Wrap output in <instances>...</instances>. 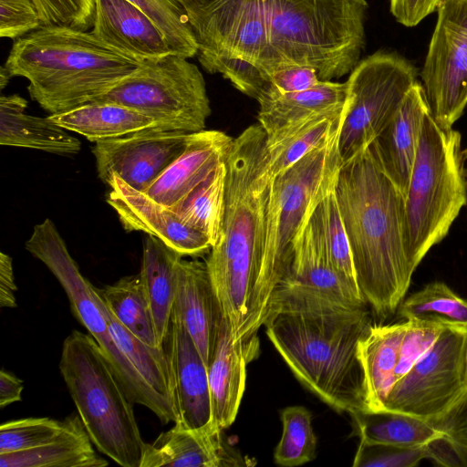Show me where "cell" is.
Here are the masks:
<instances>
[{"label":"cell","instance_id":"cell-1","mask_svg":"<svg viewBox=\"0 0 467 467\" xmlns=\"http://www.w3.org/2000/svg\"><path fill=\"white\" fill-rule=\"evenodd\" d=\"M272 179L266 134L260 125L249 126L226 158L221 232L205 262L234 341L257 335L279 288L264 265Z\"/></svg>","mask_w":467,"mask_h":467},{"label":"cell","instance_id":"cell-2","mask_svg":"<svg viewBox=\"0 0 467 467\" xmlns=\"http://www.w3.org/2000/svg\"><path fill=\"white\" fill-rule=\"evenodd\" d=\"M368 306H350L282 284L264 325L296 379L349 415L368 410L358 343L372 325Z\"/></svg>","mask_w":467,"mask_h":467},{"label":"cell","instance_id":"cell-3","mask_svg":"<svg viewBox=\"0 0 467 467\" xmlns=\"http://www.w3.org/2000/svg\"><path fill=\"white\" fill-rule=\"evenodd\" d=\"M335 194L360 295L384 320L397 312L415 270L405 243V198L371 149L341 163Z\"/></svg>","mask_w":467,"mask_h":467},{"label":"cell","instance_id":"cell-4","mask_svg":"<svg viewBox=\"0 0 467 467\" xmlns=\"http://www.w3.org/2000/svg\"><path fill=\"white\" fill-rule=\"evenodd\" d=\"M142 62L88 30L42 25L14 40L4 66L27 79L31 99L55 115L106 94Z\"/></svg>","mask_w":467,"mask_h":467},{"label":"cell","instance_id":"cell-5","mask_svg":"<svg viewBox=\"0 0 467 467\" xmlns=\"http://www.w3.org/2000/svg\"><path fill=\"white\" fill-rule=\"evenodd\" d=\"M268 26L264 76L281 64L314 67L322 81L350 73L365 46L366 0H263Z\"/></svg>","mask_w":467,"mask_h":467},{"label":"cell","instance_id":"cell-6","mask_svg":"<svg viewBox=\"0 0 467 467\" xmlns=\"http://www.w3.org/2000/svg\"><path fill=\"white\" fill-rule=\"evenodd\" d=\"M466 159L461 133L441 128L428 111L405 195V243L414 270L467 204Z\"/></svg>","mask_w":467,"mask_h":467},{"label":"cell","instance_id":"cell-7","mask_svg":"<svg viewBox=\"0 0 467 467\" xmlns=\"http://www.w3.org/2000/svg\"><path fill=\"white\" fill-rule=\"evenodd\" d=\"M59 370L96 448L123 467H140L145 442L127 397L100 347L73 330L64 340Z\"/></svg>","mask_w":467,"mask_h":467},{"label":"cell","instance_id":"cell-8","mask_svg":"<svg viewBox=\"0 0 467 467\" xmlns=\"http://www.w3.org/2000/svg\"><path fill=\"white\" fill-rule=\"evenodd\" d=\"M26 249L55 275L70 303L72 314L100 347L127 397L152 411L162 424L176 422L179 414L156 392L119 350L97 298L96 287L86 279L70 255L65 241L50 219L34 227Z\"/></svg>","mask_w":467,"mask_h":467},{"label":"cell","instance_id":"cell-9","mask_svg":"<svg viewBox=\"0 0 467 467\" xmlns=\"http://www.w3.org/2000/svg\"><path fill=\"white\" fill-rule=\"evenodd\" d=\"M90 103L125 106L151 118L159 127L188 133L205 130L211 115L200 69L172 52L144 60L134 72Z\"/></svg>","mask_w":467,"mask_h":467},{"label":"cell","instance_id":"cell-10","mask_svg":"<svg viewBox=\"0 0 467 467\" xmlns=\"http://www.w3.org/2000/svg\"><path fill=\"white\" fill-rule=\"evenodd\" d=\"M342 122L326 142L272 179L264 265L278 286L287 276L292 242L299 227L335 183L341 166L338 140Z\"/></svg>","mask_w":467,"mask_h":467},{"label":"cell","instance_id":"cell-11","mask_svg":"<svg viewBox=\"0 0 467 467\" xmlns=\"http://www.w3.org/2000/svg\"><path fill=\"white\" fill-rule=\"evenodd\" d=\"M417 82L416 68L396 53L378 51L358 63L346 81L347 109L338 140L341 163L371 144Z\"/></svg>","mask_w":467,"mask_h":467},{"label":"cell","instance_id":"cell-12","mask_svg":"<svg viewBox=\"0 0 467 467\" xmlns=\"http://www.w3.org/2000/svg\"><path fill=\"white\" fill-rule=\"evenodd\" d=\"M467 327L446 326L429 350L392 386L385 410L431 422L465 396Z\"/></svg>","mask_w":467,"mask_h":467},{"label":"cell","instance_id":"cell-13","mask_svg":"<svg viewBox=\"0 0 467 467\" xmlns=\"http://www.w3.org/2000/svg\"><path fill=\"white\" fill-rule=\"evenodd\" d=\"M185 10L207 72L219 62L234 61L264 74L269 43L263 0H187Z\"/></svg>","mask_w":467,"mask_h":467},{"label":"cell","instance_id":"cell-14","mask_svg":"<svg viewBox=\"0 0 467 467\" xmlns=\"http://www.w3.org/2000/svg\"><path fill=\"white\" fill-rule=\"evenodd\" d=\"M421 70L429 112L452 129L467 106V0H442Z\"/></svg>","mask_w":467,"mask_h":467},{"label":"cell","instance_id":"cell-15","mask_svg":"<svg viewBox=\"0 0 467 467\" xmlns=\"http://www.w3.org/2000/svg\"><path fill=\"white\" fill-rule=\"evenodd\" d=\"M191 133L150 127L121 137L99 140L92 148L100 180L112 175L145 192L183 151Z\"/></svg>","mask_w":467,"mask_h":467},{"label":"cell","instance_id":"cell-16","mask_svg":"<svg viewBox=\"0 0 467 467\" xmlns=\"http://www.w3.org/2000/svg\"><path fill=\"white\" fill-rule=\"evenodd\" d=\"M106 184L109 187L106 201L127 232L157 237L183 256H199L211 251L208 238L185 224L171 209L134 190L116 175Z\"/></svg>","mask_w":467,"mask_h":467},{"label":"cell","instance_id":"cell-17","mask_svg":"<svg viewBox=\"0 0 467 467\" xmlns=\"http://www.w3.org/2000/svg\"><path fill=\"white\" fill-rule=\"evenodd\" d=\"M163 348L179 414L175 423L192 430L217 426L213 416L207 366L183 324L173 316Z\"/></svg>","mask_w":467,"mask_h":467},{"label":"cell","instance_id":"cell-18","mask_svg":"<svg viewBox=\"0 0 467 467\" xmlns=\"http://www.w3.org/2000/svg\"><path fill=\"white\" fill-rule=\"evenodd\" d=\"M171 316L183 324L208 367L225 318L206 263L180 260Z\"/></svg>","mask_w":467,"mask_h":467},{"label":"cell","instance_id":"cell-19","mask_svg":"<svg viewBox=\"0 0 467 467\" xmlns=\"http://www.w3.org/2000/svg\"><path fill=\"white\" fill-rule=\"evenodd\" d=\"M254 463L227 444L223 430L217 426L192 430L174 423L151 443H145L140 467H230Z\"/></svg>","mask_w":467,"mask_h":467},{"label":"cell","instance_id":"cell-20","mask_svg":"<svg viewBox=\"0 0 467 467\" xmlns=\"http://www.w3.org/2000/svg\"><path fill=\"white\" fill-rule=\"evenodd\" d=\"M233 140L221 130L191 133L183 151L145 193L160 204L172 207L226 161Z\"/></svg>","mask_w":467,"mask_h":467},{"label":"cell","instance_id":"cell-21","mask_svg":"<svg viewBox=\"0 0 467 467\" xmlns=\"http://www.w3.org/2000/svg\"><path fill=\"white\" fill-rule=\"evenodd\" d=\"M316 207L307 214L293 239L290 267L282 284L343 304L367 306L363 298L347 286L335 272Z\"/></svg>","mask_w":467,"mask_h":467},{"label":"cell","instance_id":"cell-22","mask_svg":"<svg viewBox=\"0 0 467 467\" xmlns=\"http://www.w3.org/2000/svg\"><path fill=\"white\" fill-rule=\"evenodd\" d=\"M428 111L423 88L417 82L394 116L368 146L404 198L418 150L423 119Z\"/></svg>","mask_w":467,"mask_h":467},{"label":"cell","instance_id":"cell-23","mask_svg":"<svg viewBox=\"0 0 467 467\" xmlns=\"http://www.w3.org/2000/svg\"><path fill=\"white\" fill-rule=\"evenodd\" d=\"M89 31L106 45L141 61L172 52L156 25L129 0H94Z\"/></svg>","mask_w":467,"mask_h":467},{"label":"cell","instance_id":"cell-24","mask_svg":"<svg viewBox=\"0 0 467 467\" xmlns=\"http://www.w3.org/2000/svg\"><path fill=\"white\" fill-rule=\"evenodd\" d=\"M259 346L257 335L234 341L224 321L207 367L213 420L223 431L236 418L245 389L246 368L258 356Z\"/></svg>","mask_w":467,"mask_h":467},{"label":"cell","instance_id":"cell-25","mask_svg":"<svg viewBox=\"0 0 467 467\" xmlns=\"http://www.w3.org/2000/svg\"><path fill=\"white\" fill-rule=\"evenodd\" d=\"M27 101L17 94L0 98V144L38 150L58 155H74L81 143L49 116L26 113Z\"/></svg>","mask_w":467,"mask_h":467},{"label":"cell","instance_id":"cell-26","mask_svg":"<svg viewBox=\"0 0 467 467\" xmlns=\"http://www.w3.org/2000/svg\"><path fill=\"white\" fill-rule=\"evenodd\" d=\"M346 99V82L320 80L310 88L290 93L267 88L256 99L259 125L268 136L312 115L340 107Z\"/></svg>","mask_w":467,"mask_h":467},{"label":"cell","instance_id":"cell-27","mask_svg":"<svg viewBox=\"0 0 467 467\" xmlns=\"http://www.w3.org/2000/svg\"><path fill=\"white\" fill-rule=\"evenodd\" d=\"M406 322L372 324L358 343L368 410H385L388 395L395 383V370Z\"/></svg>","mask_w":467,"mask_h":467},{"label":"cell","instance_id":"cell-28","mask_svg":"<svg viewBox=\"0 0 467 467\" xmlns=\"http://www.w3.org/2000/svg\"><path fill=\"white\" fill-rule=\"evenodd\" d=\"M65 428L50 443L26 451L0 453V467H105L109 462L94 450L78 415L65 420Z\"/></svg>","mask_w":467,"mask_h":467},{"label":"cell","instance_id":"cell-29","mask_svg":"<svg viewBox=\"0 0 467 467\" xmlns=\"http://www.w3.org/2000/svg\"><path fill=\"white\" fill-rule=\"evenodd\" d=\"M182 254L157 237L144 240L140 277L149 297L157 343L163 347L177 286V267Z\"/></svg>","mask_w":467,"mask_h":467},{"label":"cell","instance_id":"cell-30","mask_svg":"<svg viewBox=\"0 0 467 467\" xmlns=\"http://www.w3.org/2000/svg\"><path fill=\"white\" fill-rule=\"evenodd\" d=\"M346 109L347 102L340 107L317 113L271 135H266L269 171L272 178L282 173L326 142L342 122Z\"/></svg>","mask_w":467,"mask_h":467},{"label":"cell","instance_id":"cell-31","mask_svg":"<svg viewBox=\"0 0 467 467\" xmlns=\"http://www.w3.org/2000/svg\"><path fill=\"white\" fill-rule=\"evenodd\" d=\"M49 117L62 128L93 142L157 126L151 118L114 103H89Z\"/></svg>","mask_w":467,"mask_h":467},{"label":"cell","instance_id":"cell-32","mask_svg":"<svg viewBox=\"0 0 467 467\" xmlns=\"http://www.w3.org/2000/svg\"><path fill=\"white\" fill-rule=\"evenodd\" d=\"M350 416L354 434L368 442L419 447L444 437V432L433 422L405 413L360 410Z\"/></svg>","mask_w":467,"mask_h":467},{"label":"cell","instance_id":"cell-33","mask_svg":"<svg viewBox=\"0 0 467 467\" xmlns=\"http://www.w3.org/2000/svg\"><path fill=\"white\" fill-rule=\"evenodd\" d=\"M110 313L133 335L151 347H159L149 297L140 273L121 277L113 285L96 287Z\"/></svg>","mask_w":467,"mask_h":467},{"label":"cell","instance_id":"cell-34","mask_svg":"<svg viewBox=\"0 0 467 467\" xmlns=\"http://www.w3.org/2000/svg\"><path fill=\"white\" fill-rule=\"evenodd\" d=\"M226 161L171 209L190 227L204 234L212 246L217 242L225 203Z\"/></svg>","mask_w":467,"mask_h":467},{"label":"cell","instance_id":"cell-35","mask_svg":"<svg viewBox=\"0 0 467 467\" xmlns=\"http://www.w3.org/2000/svg\"><path fill=\"white\" fill-rule=\"evenodd\" d=\"M97 298L119 350L143 379L176 408L172 379L163 347H151L142 342L110 313L98 294Z\"/></svg>","mask_w":467,"mask_h":467},{"label":"cell","instance_id":"cell-36","mask_svg":"<svg viewBox=\"0 0 467 467\" xmlns=\"http://www.w3.org/2000/svg\"><path fill=\"white\" fill-rule=\"evenodd\" d=\"M403 321L467 327V300L443 282H431L403 299L397 309Z\"/></svg>","mask_w":467,"mask_h":467},{"label":"cell","instance_id":"cell-37","mask_svg":"<svg viewBox=\"0 0 467 467\" xmlns=\"http://www.w3.org/2000/svg\"><path fill=\"white\" fill-rule=\"evenodd\" d=\"M316 210L335 272L347 286L361 296L349 242L335 194V183L317 205Z\"/></svg>","mask_w":467,"mask_h":467},{"label":"cell","instance_id":"cell-38","mask_svg":"<svg viewBox=\"0 0 467 467\" xmlns=\"http://www.w3.org/2000/svg\"><path fill=\"white\" fill-rule=\"evenodd\" d=\"M129 1L156 25L173 53L186 58L197 55V42L185 10L187 0Z\"/></svg>","mask_w":467,"mask_h":467},{"label":"cell","instance_id":"cell-39","mask_svg":"<svg viewBox=\"0 0 467 467\" xmlns=\"http://www.w3.org/2000/svg\"><path fill=\"white\" fill-rule=\"evenodd\" d=\"M283 432L274 459L276 464L293 467L305 464L316 457L317 437L312 417L303 406H289L281 412Z\"/></svg>","mask_w":467,"mask_h":467},{"label":"cell","instance_id":"cell-40","mask_svg":"<svg viewBox=\"0 0 467 467\" xmlns=\"http://www.w3.org/2000/svg\"><path fill=\"white\" fill-rule=\"evenodd\" d=\"M65 428V420L26 418L4 422L0 426V453L26 451L47 445Z\"/></svg>","mask_w":467,"mask_h":467},{"label":"cell","instance_id":"cell-41","mask_svg":"<svg viewBox=\"0 0 467 467\" xmlns=\"http://www.w3.org/2000/svg\"><path fill=\"white\" fill-rule=\"evenodd\" d=\"M424 459L431 460L429 444L403 447L359 440L352 465L355 467H414Z\"/></svg>","mask_w":467,"mask_h":467},{"label":"cell","instance_id":"cell-42","mask_svg":"<svg viewBox=\"0 0 467 467\" xmlns=\"http://www.w3.org/2000/svg\"><path fill=\"white\" fill-rule=\"evenodd\" d=\"M42 25L91 29L94 0H33Z\"/></svg>","mask_w":467,"mask_h":467},{"label":"cell","instance_id":"cell-43","mask_svg":"<svg viewBox=\"0 0 467 467\" xmlns=\"http://www.w3.org/2000/svg\"><path fill=\"white\" fill-rule=\"evenodd\" d=\"M405 322L406 329L400 348L395 382L404 376L414 363L429 350L446 327L423 321Z\"/></svg>","mask_w":467,"mask_h":467},{"label":"cell","instance_id":"cell-44","mask_svg":"<svg viewBox=\"0 0 467 467\" xmlns=\"http://www.w3.org/2000/svg\"><path fill=\"white\" fill-rule=\"evenodd\" d=\"M42 26L33 0H0V36L16 40Z\"/></svg>","mask_w":467,"mask_h":467},{"label":"cell","instance_id":"cell-45","mask_svg":"<svg viewBox=\"0 0 467 467\" xmlns=\"http://www.w3.org/2000/svg\"><path fill=\"white\" fill-rule=\"evenodd\" d=\"M265 78L267 80L265 89L272 88L281 93L302 91L320 81L314 67L297 64L278 65L270 70Z\"/></svg>","mask_w":467,"mask_h":467},{"label":"cell","instance_id":"cell-46","mask_svg":"<svg viewBox=\"0 0 467 467\" xmlns=\"http://www.w3.org/2000/svg\"><path fill=\"white\" fill-rule=\"evenodd\" d=\"M433 423L444 432L442 440L461 466H467V395L445 417Z\"/></svg>","mask_w":467,"mask_h":467},{"label":"cell","instance_id":"cell-47","mask_svg":"<svg viewBox=\"0 0 467 467\" xmlns=\"http://www.w3.org/2000/svg\"><path fill=\"white\" fill-rule=\"evenodd\" d=\"M442 0H390V12L405 26H415L422 19L437 11Z\"/></svg>","mask_w":467,"mask_h":467},{"label":"cell","instance_id":"cell-48","mask_svg":"<svg viewBox=\"0 0 467 467\" xmlns=\"http://www.w3.org/2000/svg\"><path fill=\"white\" fill-rule=\"evenodd\" d=\"M15 283L12 258L0 253V306L2 307H16V301L15 293L16 292Z\"/></svg>","mask_w":467,"mask_h":467},{"label":"cell","instance_id":"cell-49","mask_svg":"<svg viewBox=\"0 0 467 467\" xmlns=\"http://www.w3.org/2000/svg\"><path fill=\"white\" fill-rule=\"evenodd\" d=\"M23 380L4 369L0 372V408L21 400Z\"/></svg>","mask_w":467,"mask_h":467},{"label":"cell","instance_id":"cell-50","mask_svg":"<svg viewBox=\"0 0 467 467\" xmlns=\"http://www.w3.org/2000/svg\"><path fill=\"white\" fill-rule=\"evenodd\" d=\"M11 75L9 74L8 70L5 68V67L3 65L0 69V88L1 89H4L5 87L8 84L9 79L11 78Z\"/></svg>","mask_w":467,"mask_h":467},{"label":"cell","instance_id":"cell-51","mask_svg":"<svg viewBox=\"0 0 467 467\" xmlns=\"http://www.w3.org/2000/svg\"><path fill=\"white\" fill-rule=\"evenodd\" d=\"M464 386L465 391L467 395V353H466V361H465V369H464Z\"/></svg>","mask_w":467,"mask_h":467}]
</instances>
